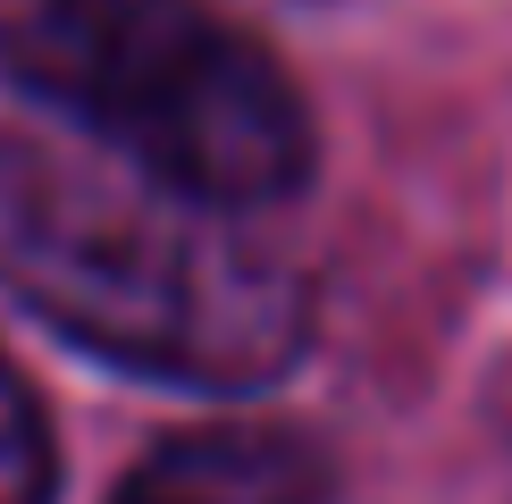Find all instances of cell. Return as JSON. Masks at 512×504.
<instances>
[{
	"label": "cell",
	"mask_w": 512,
	"mask_h": 504,
	"mask_svg": "<svg viewBox=\"0 0 512 504\" xmlns=\"http://www.w3.org/2000/svg\"><path fill=\"white\" fill-rule=\"evenodd\" d=\"M0 286L68 345L160 387L252 395L311 345V286L194 202L93 143L0 126Z\"/></svg>",
	"instance_id": "obj_1"
},
{
	"label": "cell",
	"mask_w": 512,
	"mask_h": 504,
	"mask_svg": "<svg viewBox=\"0 0 512 504\" xmlns=\"http://www.w3.org/2000/svg\"><path fill=\"white\" fill-rule=\"evenodd\" d=\"M0 68L93 152L194 202L252 210L311 177L303 93L210 0H26Z\"/></svg>",
	"instance_id": "obj_2"
},
{
	"label": "cell",
	"mask_w": 512,
	"mask_h": 504,
	"mask_svg": "<svg viewBox=\"0 0 512 504\" xmlns=\"http://www.w3.org/2000/svg\"><path fill=\"white\" fill-rule=\"evenodd\" d=\"M110 504H328V454L294 429H194L143 454Z\"/></svg>",
	"instance_id": "obj_3"
},
{
	"label": "cell",
	"mask_w": 512,
	"mask_h": 504,
	"mask_svg": "<svg viewBox=\"0 0 512 504\" xmlns=\"http://www.w3.org/2000/svg\"><path fill=\"white\" fill-rule=\"evenodd\" d=\"M51 496H59L51 420L26 395V378L0 362V504H51Z\"/></svg>",
	"instance_id": "obj_4"
}]
</instances>
